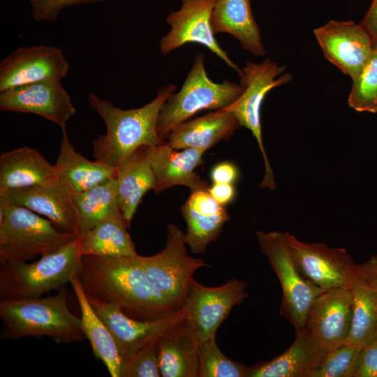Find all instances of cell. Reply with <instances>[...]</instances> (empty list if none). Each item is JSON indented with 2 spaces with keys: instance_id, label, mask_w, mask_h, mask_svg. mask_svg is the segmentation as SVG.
<instances>
[{
  "instance_id": "32",
  "label": "cell",
  "mask_w": 377,
  "mask_h": 377,
  "mask_svg": "<svg viewBox=\"0 0 377 377\" xmlns=\"http://www.w3.org/2000/svg\"><path fill=\"white\" fill-rule=\"evenodd\" d=\"M198 377H247L249 367L226 357L216 337L198 341Z\"/></svg>"
},
{
  "instance_id": "31",
  "label": "cell",
  "mask_w": 377,
  "mask_h": 377,
  "mask_svg": "<svg viewBox=\"0 0 377 377\" xmlns=\"http://www.w3.org/2000/svg\"><path fill=\"white\" fill-rule=\"evenodd\" d=\"M181 212L186 224V244L191 252L202 254L207 245L215 241L222 232L226 222L230 220L227 209L214 215H205L193 210L185 202Z\"/></svg>"
},
{
  "instance_id": "7",
  "label": "cell",
  "mask_w": 377,
  "mask_h": 377,
  "mask_svg": "<svg viewBox=\"0 0 377 377\" xmlns=\"http://www.w3.org/2000/svg\"><path fill=\"white\" fill-rule=\"evenodd\" d=\"M256 235L262 253L266 256L281 286L280 313L288 320L297 334L306 326V316L313 301L324 291L298 270L285 232L258 230Z\"/></svg>"
},
{
  "instance_id": "21",
  "label": "cell",
  "mask_w": 377,
  "mask_h": 377,
  "mask_svg": "<svg viewBox=\"0 0 377 377\" xmlns=\"http://www.w3.org/2000/svg\"><path fill=\"white\" fill-rule=\"evenodd\" d=\"M240 127L235 115L220 109L174 126L166 137L175 149L195 148L207 151L222 140H228Z\"/></svg>"
},
{
  "instance_id": "23",
  "label": "cell",
  "mask_w": 377,
  "mask_h": 377,
  "mask_svg": "<svg viewBox=\"0 0 377 377\" xmlns=\"http://www.w3.org/2000/svg\"><path fill=\"white\" fill-rule=\"evenodd\" d=\"M57 178L54 165L36 149L24 146L0 156V191L43 184Z\"/></svg>"
},
{
  "instance_id": "33",
  "label": "cell",
  "mask_w": 377,
  "mask_h": 377,
  "mask_svg": "<svg viewBox=\"0 0 377 377\" xmlns=\"http://www.w3.org/2000/svg\"><path fill=\"white\" fill-rule=\"evenodd\" d=\"M349 106L357 112H377V47L362 70L352 79Z\"/></svg>"
},
{
  "instance_id": "18",
  "label": "cell",
  "mask_w": 377,
  "mask_h": 377,
  "mask_svg": "<svg viewBox=\"0 0 377 377\" xmlns=\"http://www.w3.org/2000/svg\"><path fill=\"white\" fill-rule=\"evenodd\" d=\"M89 300L97 315L110 330L121 358L151 340L161 337L186 317L183 307L160 319L140 320L126 316L116 305L91 299Z\"/></svg>"
},
{
  "instance_id": "22",
  "label": "cell",
  "mask_w": 377,
  "mask_h": 377,
  "mask_svg": "<svg viewBox=\"0 0 377 377\" xmlns=\"http://www.w3.org/2000/svg\"><path fill=\"white\" fill-rule=\"evenodd\" d=\"M186 318V317H185ZM198 339L186 318L158 339V360L163 377H198Z\"/></svg>"
},
{
  "instance_id": "2",
  "label": "cell",
  "mask_w": 377,
  "mask_h": 377,
  "mask_svg": "<svg viewBox=\"0 0 377 377\" xmlns=\"http://www.w3.org/2000/svg\"><path fill=\"white\" fill-rule=\"evenodd\" d=\"M176 85L162 87L154 99L135 109L123 110L94 93L87 94L89 106L102 118L106 133L92 143L95 161L118 168L137 149L145 145L165 142L158 135L156 126L160 111L174 94Z\"/></svg>"
},
{
  "instance_id": "36",
  "label": "cell",
  "mask_w": 377,
  "mask_h": 377,
  "mask_svg": "<svg viewBox=\"0 0 377 377\" xmlns=\"http://www.w3.org/2000/svg\"><path fill=\"white\" fill-rule=\"evenodd\" d=\"M110 0H29L31 14L36 22H54L60 13L75 6Z\"/></svg>"
},
{
  "instance_id": "24",
  "label": "cell",
  "mask_w": 377,
  "mask_h": 377,
  "mask_svg": "<svg viewBox=\"0 0 377 377\" xmlns=\"http://www.w3.org/2000/svg\"><path fill=\"white\" fill-rule=\"evenodd\" d=\"M149 146L137 149L117 168L119 205L128 228L142 197L156 186Z\"/></svg>"
},
{
  "instance_id": "25",
  "label": "cell",
  "mask_w": 377,
  "mask_h": 377,
  "mask_svg": "<svg viewBox=\"0 0 377 377\" xmlns=\"http://www.w3.org/2000/svg\"><path fill=\"white\" fill-rule=\"evenodd\" d=\"M211 24L214 34H229L244 50L258 57L265 54L250 0H217L212 13Z\"/></svg>"
},
{
  "instance_id": "39",
  "label": "cell",
  "mask_w": 377,
  "mask_h": 377,
  "mask_svg": "<svg viewBox=\"0 0 377 377\" xmlns=\"http://www.w3.org/2000/svg\"><path fill=\"white\" fill-rule=\"evenodd\" d=\"M238 169L230 162H221L213 167L210 177L213 183L234 184L238 178Z\"/></svg>"
},
{
  "instance_id": "26",
  "label": "cell",
  "mask_w": 377,
  "mask_h": 377,
  "mask_svg": "<svg viewBox=\"0 0 377 377\" xmlns=\"http://www.w3.org/2000/svg\"><path fill=\"white\" fill-rule=\"evenodd\" d=\"M61 131L59 153L54 165L58 177L73 193L88 190L110 178L117 177V168L89 160L75 149L66 127L61 128Z\"/></svg>"
},
{
  "instance_id": "19",
  "label": "cell",
  "mask_w": 377,
  "mask_h": 377,
  "mask_svg": "<svg viewBox=\"0 0 377 377\" xmlns=\"http://www.w3.org/2000/svg\"><path fill=\"white\" fill-rule=\"evenodd\" d=\"M150 163L156 178L154 189L157 194L176 185L185 186L191 191L207 190L209 185L195 172L202 163L205 151L186 148L177 151L167 142L149 146Z\"/></svg>"
},
{
  "instance_id": "4",
  "label": "cell",
  "mask_w": 377,
  "mask_h": 377,
  "mask_svg": "<svg viewBox=\"0 0 377 377\" xmlns=\"http://www.w3.org/2000/svg\"><path fill=\"white\" fill-rule=\"evenodd\" d=\"M82 256L77 236L34 263H1V300L40 297L51 290H60L77 274Z\"/></svg>"
},
{
  "instance_id": "27",
  "label": "cell",
  "mask_w": 377,
  "mask_h": 377,
  "mask_svg": "<svg viewBox=\"0 0 377 377\" xmlns=\"http://www.w3.org/2000/svg\"><path fill=\"white\" fill-rule=\"evenodd\" d=\"M70 284L81 311L82 331L94 355L105 365L111 377H120L121 357L110 330L93 309L77 274L72 276Z\"/></svg>"
},
{
  "instance_id": "5",
  "label": "cell",
  "mask_w": 377,
  "mask_h": 377,
  "mask_svg": "<svg viewBox=\"0 0 377 377\" xmlns=\"http://www.w3.org/2000/svg\"><path fill=\"white\" fill-rule=\"evenodd\" d=\"M77 237L27 208L0 200V264L41 257Z\"/></svg>"
},
{
  "instance_id": "14",
  "label": "cell",
  "mask_w": 377,
  "mask_h": 377,
  "mask_svg": "<svg viewBox=\"0 0 377 377\" xmlns=\"http://www.w3.org/2000/svg\"><path fill=\"white\" fill-rule=\"evenodd\" d=\"M324 57L353 79L374 50L371 38L360 24L330 20L313 30Z\"/></svg>"
},
{
  "instance_id": "13",
  "label": "cell",
  "mask_w": 377,
  "mask_h": 377,
  "mask_svg": "<svg viewBox=\"0 0 377 377\" xmlns=\"http://www.w3.org/2000/svg\"><path fill=\"white\" fill-rule=\"evenodd\" d=\"M69 64L59 47L45 45L21 47L0 62V91L43 81L61 80Z\"/></svg>"
},
{
  "instance_id": "17",
  "label": "cell",
  "mask_w": 377,
  "mask_h": 377,
  "mask_svg": "<svg viewBox=\"0 0 377 377\" xmlns=\"http://www.w3.org/2000/svg\"><path fill=\"white\" fill-rule=\"evenodd\" d=\"M353 316L350 288L323 292L309 309L306 326L317 343L326 351L346 343Z\"/></svg>"
},
{
  "instance_id": "29",
  "label": "cell",
  "mask_w": 377,
  "mask_h": 377,
  "mask_svg": "<svg viewBox=\"0 0 377 377\" xmlns=\"http://www.w3.org/2000/svg\"><path fill=\"white\" fill-rule=\"evenodd\" d=\"M80 235L110 217L123 216L119 205L118 183L110 178L92 188L73 194Z\"/></svg>"
},
{
  "instance_id": "10",
  "label": "cell",
  "mask_w": 377,
  "mask_h": 377,
  "mask_svg": "<svg viewBox=\"0 0 377 377\" xmlns=\"http://www.w3.org/2000/svg\"><path fill=\"white\" fill-rule=\"evenodd\" d=\"M289 251L302 275L323 291L350 288L357 265L343 248L304 242L285 232Z\"/></svg>"
},
{
  "instance_id": "1",
  "label": "cell",
  "mask_w": 377,
  "mask_h": 377,
  "mask_svg": "<svg viewBox=\"0 0 377 377\" xmlns=\"http://www.w3.org/2000/svg\"><path fill=\"white\" fill-rule=\"evenodd\" d=\"M77 276L88 299L116 305L132 318L154 320L180 310L154 288L138 254L82 256Z\"/></svg>"
},
{
  "instance_id": "20",
  "label": "cell",
  "mask_w": 377,
  "mask_h": 377,
  "mask_svg": "<svg viewBox=\"0 0 377 377\" xmlns=\"http://www.w3.org/2000/svg\"><path fill=\"white\" fill-rule=\"evenodd\" d=\"M326 353L305 327L283 353L249 367L247 377H311Z\"/></svg>"
},
{
  "instance_id": "12",
  "label": "cell",
  "mask_w": 377,
  "mask_h": 377,
  "mask_svg": "<svg viewBox=\"0 0 377 377\" xmlns=\"http://www.w3.org/2000/svg\"><path fill=\"white\" fill-rule=\"evenodd\" d=\"M216 1L182 0L180 8L172 11L166 17L170 30L160 40L159 49L162 54L167 55L185 44H200L222 59L239 76L242 69L221 48L212 30L211 16Z\"/></svg>"
},
{
  "instance_id": "38",
  "label": "cell",
  "mask_w": 377,
  "mask_h": 377,
  "mask_svg": "<svg viewBox=\"0 0 377 377\" xmlns=\"http://www.w3.org/2000/svg\"><path fill=\"white\" fill-rule=\"evenodd\" d=\"M355 377H377V339L363 348Z\"/></svg>"
},
{
  "instance_id": "43",
  "label": "cell",
  "mask_w": 377,
  "mask_h": 377,
  "mask_svg": "<svg viewBox=\"0 0 377 377\" xmlns=\"http://www.w3.org/2000/svg\"><path fill=\"white\" fill-rule=\"evenodd\" d=\"M375 339H377V332H376V334Z\"/></svg>"
},
{
  "instance_id": "9",
  "label": "cell",
  "mask_w": 377,
  "mask_h": 377,
  "mask_svg": "<svg viewBox=\"0 0 377 377\" xmlns=\"http://www.w3.org/2000/svg\"><path fill=\"white\" fill-rule=\"evenodd\" d=\"M184 235L177 226L169 224L163 249L153 256L138 255L151 285L177 309L183 308L194 272L211 267L202 258L188 254Z\"/></svg>"
},
{
  "instance_id": "42",
  "label": "cell",
  "mask_w": 377,
  "mask_h": 377,
  "mask_svg": "<svg viewBox=\"0 0 377 377\" xmlns=\"http://www.w3.org/2000/svg\"><path fill=\"white\" fill-rule=\"evenodd\" d=\"M372 39L374 47H377V0L372 2L360 23Z\"/></svg>"
},
{
  "instance_id": "16",
  "label": "cell",
  "mask_w": 377,
  "mask_h": 377,
  "mask_svg": "<svg viewBox=\"0 0 377 377\" xmlns=\"http://www.w3.org/2000/svg\"><path fill=\"white\" fill-rule=\"evenodd\" d=\"M73 192L58 177L40 185L0 191V200L27 208L60 230L80 235Z\"/></svg>"
},
{
  "instance_id": "30",
  "label": "cell",
  "mask_w": 377,
  "mask_h": 377,
  "mask_svg": "<svg viewBox=\"0 0 377 377\" xmlns=\"http://www.w3.org/2000/svg\"><path fill=\"white\" fill-rule=\"evenodd\" d=\"M353 316L350 334L346 343L364 348L377 332V291L358 276L350 287Z\"/></svg>"
},
{
  "instance_id": "35",
  "label": "cell",
  "mask_w": 377,
  "mask_h": 377,
  "mask_svg": "<svg viewBox=\"0 0 377 377\" xmlns=\"http://www.w3.org/2000/svg\"><path fill=\"white\" fill-rule=\"evenodd\" d=\"M159 338L151 340L131 353L123 357L121 363L120 377L161 376L158 360Z\"/></svg>"
},
{
  "instance_id": "40",
  "label": "cell",
  "mask_w": 377,
  "mask_h": 377,
  "mask_svg": "<svg viewBox=\"0 0 377 377\" xmlns=\"http://www.w3.org/2000/svg\"><path fill=\"white\" fill-rule=\"evenodd\" d=\"M357 276L369 286L377 291V256H371L366 262L358 264Z\"/></svg>"
},
{
  "instance_id": "41",
  "label": "cell",
  "mask_w": 377,
  "mask_h": 377,
  "mask_svg": "<svg viewBox=\"0 0 377 377\" xmlns=\"http://www.w3.org/2000/svg\"><path fill=\"white\" fill-rule=\"evenodd\" d=\"M208 191L221 205L224 207L231 202L236 195L233 184L213 183L208 188Z\"/></svg>"
},
{
  "instance_id": "3",
  "label": "cell",
  "mask_w": 377,
  "mask_h": 377,
  "mask_svg": "<svg viewBox=\"0 0 377 377\" xmlns=\"http://www.w3.org/2000/svg\"><path fill=\"white\" fill-rule=\"evenodd\" d=\"M65 287L55 295L0 301L1 340H19L27 337H48L57 343L82 341L85 336L81 318L67 304Z\"/></svg>"
},
{
  "instance_id": "6",
  "label": "cell",
  "mask_w": 377,
  "mask_h": 377,
  "mask_svg": "<svg viewBox=\"0 0 377 377\" xmlns=\"http://www.w3.org/2000/svg\"><path fill=\"white\" fill-rule=\"evenodd\" d=\"M205 56L198 54L181 89L173 94L163 105L156 130L164 141L170 131L205 110L223 109L235 102L244 88L235 82L216 83L210 80L205 67Z\"/></svg>"
},
{
  "instance_id": "34",
  "label": "cell",
  "mask_w": 377,
  "mask_h": 377,
  "mask_svg": "<svg viewBox=\"0 0 377 377\" xmlns=\"http://www.w3.org/2000/svg\"><path fill=\"white\" fill-rule=\"evenodd\" d=\"M362 349L345 343L327 351L311 377H355Z\"/></svg>"
},
{
  "instance_id": "37",
  "label": "cell",
  "mask_w": 377,
  "mask_h": 377,
  "mask_svg": "<svg viewBox=\"0 0 377 377\" xmlns=\"http://www.w3.org/2000/svg\"><path fill=\"white\" fill-rule=\"evenodd\" d=\"M186 203L195 212L205 215H214L226 210L221 205L207 190L191 191Z\"/></svg>"
},
{
  "instance_id": "11",
  "label": "cell",
  "mask_w": 377,
  "mask_h": 377,
  "mask_svg": "<svg viewBox=\"0 0 377 377\" xmlns=\"http://www.w3.org/2000/svg\"><path fill=\"white\" fill-rule=\"evenodd\" d=\"M244 281L232 278L221 286L209 287L193 280L184 309L186 320L198 341L216 337L218 328L232 308L248 297Z\"/></svg>"
},
{
  "instance_id": "8",
  "label": "cell",
  "mask_w": 377,
  "mask_h": 377,
  "mask_svg": "<svg viewBox=\"0 0 377 377\" xmlns=\"http://www.w3.org/2000/svg\"><path fill=\"white\" fill-rule=\"evenodd\" d=\"M286 67L279 66L268 58L262 63L249 61L242 69L240 84L244 90L239 98L223 108L232 112L240 126L250 130L255 137L265 163V175L260 184L261 188L274 190L276 187L274 176L263 142L260 110L267 93L274 87L286 84L292 78L284 73Z\"/></svg>"
},
{
  "instance_id": "15",
  "label": "cell",
  "mask_w": 377,
  "mask_h": 377,
  "mask_svg": "<svg viewBox=\"0 0 377 377\" xmlns=\"http://www.w3.org/2000/svg\"><path fill=\"white\" fill-rule=\"evenodd\" d=\"M0 110L34 114L61 128L77 112L61 80L35 82L0 91Z\"/></svg>"
},
{
  "instance_id": "28",
  "label": "cell",
  "mask_w": 377,
  "mask_h": 377,
  "mask_svg": "<svg viewBox=\"0 0 377 377\" xmlns=\"http://www.w3.org/2000/svg\"><path fill=\"white\" fill-rule=\"evenodd\" d=\"M123 216L106 219L79 235L82 256L131 257L137 253Z\"/></svg>"
}]
</instances>
